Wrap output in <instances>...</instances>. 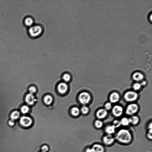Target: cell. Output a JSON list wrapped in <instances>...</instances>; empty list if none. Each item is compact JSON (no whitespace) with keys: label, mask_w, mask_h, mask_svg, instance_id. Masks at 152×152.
<instances>
[{"label":"cell","mask_w":152,"mask_h":152,"mask_svg":"<svg viewBox=\"0 0 152 152\" xmlns=\"http://www.w3.org/2000/svg\"><path fill=\"white\" fill-rule=\"evenodd\" d=\"M68 89V85L65 83H61L58 86V89L59 92L61 94H64L67 91Z\"/></svg>","instance_id":"cell-14"},{"label":"cell","mask_w":152,"mask_h":152,"mask_svg":"<svg viewBox=\"0 0 152 152\" xmlns=\"http://www.w3.org/2000/svg\"><path fill=\"white\" fill-rule=\"evenodd\" d=\"M63 78L65 81L68 82L71 79V77L69 74L66 73L63 76Z\"/></svg>","instance_id":"cell-28"},{"label":"cell","mask_w":152,"mask_h":152,"mask_svg":"<svg viewBox=\"0 0 152 152\" xmlns=\"http://www.w3.org/2000/svg\"><path fill=\"white\" fill-rule=\"evenodd\" d=\"M112 108V106L111 103H107L105 105V109L107 111H109Z\"/></svg>","instance_id":"cell-30"},{"label":"cell","mask_w":152,"mask_h":152,"mask_svg":"<svg viewBox=\"0 0 152 152\" xmlns=\"http://www.w3.org/2000/svg\"><path fill=\"white\" fill-rule=\"evenodd\" d=\"M146 84V82L145 81H143L142 82V83L140 84L142 86H145Z\"/></svg>","instance_id":"cell-36"},{"label":"cell","mask_w":152,"mask_h":152,"mask_svg":"<svg viewBox=\"0 0 152 152\" xmlns=\"http://www.w3.org/2000/svg\"><path fill=\"white\" fill-rule=\"evenodd\" d=\"M120 99L119 93L117 92L112 93L110 96L109 99L111 103H115L118 102Z\"/></svg>","instance_id":"cell-13"},{"label":"cell","mask_w":152,"mask_h":152,"mask_svg":"<svg viewBox=\"0 0 152 152\" xmlns=\"http://www.w3.org/2000/svg\"><path fill=\"white\" fill-rule=\"evenodd\" d=\"M130 123L133 125H136L138 124L139 120L138 117L137 116H133L129 119Z\"/></svg>","instance_id":"cell-18"},{"label":"cell","mask_w":152,"mask_h":152,"mask_svg":"<svg viewBox=\"0 0 152 152\" xmlns=\"http://www.w3.org/2000/svg\"><path fill=\"white\" fill-rule=\"evenodd\" d=\"M138 93L133 91H129L126 92L124 95V98L128 102H132L138 98Z\"/></svg>","instance_id":"cell-4"},{"label":"cell","mask_w":152,"mask_h":152,"mask_svg":"<svg viewBox=\"0 0 152 152\" xmlns=\"http://www.w3.org/2000/svg\"><path fill=\"white\" fill-rule=\"evenodd\" d=\"M49 150V146L46 144L42 145L40 148V151L41 152H48Z\"/></svg>","instance_id":"cell-21"},{"label":"cell","mask_w":152,"mask_h":152,"mask_svg":"<svg viewBox=\"0 0 152 152\" xmlns=\"http://www.w3.org/2000/svg\"><path fill=\"white\" fill-rule=\"evenodd\" d=\"M112 125L116 129L119 128L121 125L120 121L117 120H114L113 122Z\"/></svg>","instance_id":"cell-25"},{"label":"cell","mask_w":152,"mask_h":152,"mask_svg":"<svg viewBox=\"0 0 152 152\" xmlns=\"http://www.w3.org/2000/svg\"><path fill=\"white\" fill-rule=\"evenodd\" d=\"M20 117V113L18 111H14L11 114L10 117L11 120L15 121L18 120Z\"/></svg>","instance_id":"cell-17"},{"label":"cell","mask_w":152,"mask_h":152,"mask_svg":"<svg viewBox=\"0 0 152 152\" xmlns=\"http://www.w3.org/2000/svg\"><path fill=\"white\" fill-rule=\"evenodd\" d=\"M25 101L26 103L28 105H32L35 103V99L33 94L29 93L26 96Z\"/></svg>","instance_id":"cell-12"},{"label":"cell","mask_w":152,"mask_h":152,"mask_svg":"<svg viewBox=\"0 0 152 152\" xmlns=\"http://www.w3.org/2000/svg\"><path fill=\"white\" fill-rule=\"evenodd\" d=\"M84 152H92L91 147L87 146L85 147L84 150Z\"/></svg>","instance_id":"cell-33"},{"label":"cell","mask_w":152,"mask_h":152,"mask_svg":"<svg viewBox=\"0 0 152 152\" xmlns=\"http://www.w3.org/2000/svg\"><path fill=\"white\" fill-rule=\"evenodd\" d=\"M138 105L135 104H129L127 107L126 113L129 115H132L136 113L138 111Z\"/></svg>","instance_id":"cell-7"},{"label":"cell","mask_w":152,"mask_h":152,"mask_svg":"<svg viewBox=\"0 0 152 152\" xmlns=\"http://www.w3.org/2000/svg\"><path fill=\"white\" fill-rule=\"evenodd\" d=\"M19 123L22 127L25 128H28L32 126L33 121L30 117L24 116L21 117Z\"/></svg>","instance_id":"cell-6"},{"label":"cell","mask_w":152,"mask_h":152,"mask_svg":"<svg viewBox=\"0 0 152 152\" xmlns=\"http://www.w3.org/2000/svg\"><path fill=\"white\" fill-rule=\"evenodd\" d=\"M44 101L46 104L49 105L52 103L53 98L51 96L48 95L45 96L44 98Z\"/></svg>","instance_id":"cell-20"},{"label":"cell","mask_w":152,"mask_h":152,"mask_svg":"<svg viewBox=\"0 0 152 152\" xmlns=\"http://www.w3.org/2000/svg\"><path fill=\"white\" fill-rule=\"evenodd\" d=\"M92 152H105V146L103 144L96 143L91 146Z\"/></svg>","instance_id":"cell-8"},{"label":"cell","mask_w":152,"mask_h":152,"mask_svg":"<svg viewBox=\"0 0 152 152\" xmlns=\"http://www.w3.org/2000/svg\"><path fill=\"white\" fill-rule=\"evenodd\" d=\"M24 23L27 26L30 27L34 24V21L32 18L29 17L26 18L24 20Z\"/></svg>","instance_id":"cell-16"},{"label":"cell","mask_w":152,"mask_h":152,"mask_svg":"<svg viewBox=\"0 0 152 152\" xmlns=\"http://www.w3.org/2000/svg\"><path fill=\"white\" fill-rule=\"evenodd\" d=\"M29 110V108L28 106L26 105H24L21 107V111L22 114H25L28 112Z\"/></svg>","instance_id":"cell-24"},{"label":"cell","mask_w":152,"mask_h":152,"mask_svg":"<svg viewBox=\"0 0 152 152\" xmlns=\"http://www.w3.org/2000/svg\"><path fill=\"white\" fill-rule=\"evenodd\" d=\"M30 93L33 94L36 92V89L35 87L33 86L30 87L29 89Z\"/></svg>","instance_id":"cell-31"},{"label":"cell","mask_w":152,"mask_h":152,"mask_svg":"<svg viewBox=\"0 0 152 152\" xmlns=\"http://www.w3.org/2000/svg\"><path fill=\"white\" fill-rule=\"evenodd\" d=\"M108 112L105 109H101L98 110L96 113V116L99 119H103L106 117Z\"/></svg>","instance_id":"cell-10"},{"label":"cell","mask_w":152,"mask_h":152,"mask_svg":"<svg viewBox=\"0 0 152 152\" xmlns=\"http://www.w3.org/2000/svg\"><path fill=\"white\" fill-rule=\"evenodd\" d=\"M79 99L81 104L83 105H86L90 102L91 97L89 93L84 92L80 94Z\"/></svg>","instance_id":"cell-5"},{"label":"cell","mask_w":152,"mask_h":152,"mask_svg":"<svg viewBox=\"0 0 152 152\" xmlns=\"http://www.w3.org/2000/svg\"><path fill=\"white\" fill-rule=\"evenodd\" d=\"M148 130L152 129V124L151 122L148 125Z\"/></svg>","instance_id":"cell-35"},{"label":"cell","mask_w":152,"mask_h":152,"mask_svg":"<svg viewBox=\"0 0 152 152\" xmlns=\"http://www.w3.org/2000/svg\"><path fill=\"white\" fill-rule=\"evenodd\" d=\"M81 111L83 114L86 115L89 112V109L86 106H84L81 108Z\"/></svg>","instance_id":"cell-26"},{"label":"cell","mask_w":152,"mask_h":152,"mask_svg":"<svg viewBox=\"0 0 152 152\" xmlns=\"http://www.w3.org/2000/svg\"><path fill=\"white\" fill-rule=\"evenodd\" d=\"M94 125L96 128L100 129L102 128L104 125L103 122L99 120H95L94 122Z\"/></svg>","instance_id":"cell-19"},{"label":"cell","mask_w":152,"mask_h":152,"mask_svg":"<svg viewBox=\"0 0 152 152\" xmlns=\"http://www.w3.org/2000/svg\"><path fill=\"white\" fill-rule=\"evenodd\" d=\"M141 86L140 84L136 83L133 86V88L135 90H138L140 89Z\"/></svg>","instance_id":"cell-29"},{"label":"cell","mask_w":152,"mask_h":152,"mask_svg":"<svg viewBox=\"0 0 152 152\" xmlns=\"http://www.w3.org/2000/svg\"><path fill=\"white\" fill-rule=\"evenodd\" d=\"M102 141L105 146H110L114 144L116 140L114 135L105 134L102 137Z\"/></svg>","instance_id":"cell-3"},{"label":"cell","mask_w":152,"mask_h":152,"mask_svg":"<svg viewBox=\"0 0 152 152\" xmlns=\"http://www.w3.org/2000/svg\"><path fill=\"white\" fill-rule=\"evenodd\" d=\"M71 113L73 115L75 116H77L80 113V110L78 108L75 107L71 109Z\"/></svg>","instance_id":"cell-23"},{"label":"cell","mask_w":152,"mask_h":152,"mask_svg":"<svg viewBox=\"0 0 152 152\" xmlns=\"http://www.w3.org/2000/svg\"><path fill=\"white\" fill-rule=\"evenodd\" d=\"M121 125L124 126H127L130 124L129 119L124 117L120 121Z\"/></svg>","instance_id":"cell-22"},{"label":"cell","mask_w":152,"mask_h":152,"mask_svg":"<svg viewBox=\"0 0 152 152\" xmlns=\"http://www.w3.org/2000/svg\"><path fill=\"white\" fill-rule=\"evenodd\" d=\"M116 128L112 125L107 126L104 129L105 134L114 135L116 133Z\"/></svg>","instance_id":"cell-11"},{"label":"cell","mask_w":152,"mask_h":152,"mask_svg":"<svg viewBox=\"0 0 152 152\" xmlns=\"http://www.w3.org/2000/svg\"><path fill=\"white\" fill-rule=\"evenodd\" d=\"M8 124L10 127H13L15 125V121L11 120L8 121Z\"/></svg>","instance_id":"cell-32"},{"label":"cell","mask_w":152,"mask_h":152,"mask_svg":"<svg viewBox=\"0 0 152 152\" xmlns=\"http://www.w3.org/2000/svg\"><path fill=\"white\" fill-rule=\"evenodd\" d=\"M152 13L151 12L150 13H149L148 15V20L151 23L152 22Z\"/></svg>","instance_id":"cell-34"},{"label":"cell","mask_w":152,"mask_h":152,"mask_svg":"<svg viewBox=\"0 0 152 152\" xmlns=\"http://www.w3.org/2000/svg\"><path fill=\"white\" fill-rule=\"evenodd\" d=\"M116 141L123 145L131 144L133 140L132 133L128 129L123 128L116 132L114 136Z\"/></svg>","instance_id":"cell-1"},{"label":"cell","mask_w":152,"mask_h":152,"mask_svg":"<svg viewBox=\"0 0 152 152\" xmlns=\"http://www.w3.org/2000/svg\"></svg>","instance_id":"cell-37"},{"label":"cell","mask_w":152,"mask_h":152,"mask_svg":"<svg viewBox=\"0 0 152 152\" xmlns=\"http://www.w3.org/2000/svg\"><path fill=\"white\" fill-rule=\"evenodd\" d=\"M132 77L133 79L135 81H139L143 79L144 76L139 72H136L133 74Z\"/></svg>","instance_id":"cell-15"},{"label":"cell","mask_w":152,"mask_h":152,"mask_svg":"<svg viewBox=\"0 0 152 152\" xmlns=\"http://www.w3.org/2000/svg\"><path fill=\"white\" fill-rule=\"evenodd\" d=\"M123 112V109L122 107L119 105H116L112 109V112L114 116L119 117L121 116Z\"/></svg>","instance_id":"cell-9"},{"label":"cell","mask_w":152,"mask_h":152,"mask_svg":"<svg viewBox=\"0 0 152 152\" xmlns=\"http://www.w3.org/2000/svg\"><path fill=\"white\" fill-rule=\"evenodd\" d=\"M146 137L147 138L150 140L152 139V129L148 130L146 134Z\"/></svg>","instance_id":"cell-27"},{"label":"cell","mask_w":152,"mask_h":152,"mask_svg":"<svg viewBox=\"0 0 152 152\" xmlns=\"http://www.w3.org/2000/svg\"><path fill=\"white\" fill-rule=\"evenodd\" d=\"M43 26L39 24H34L30 27L28 30L30 35L33 38H37L40 37L43 34Z\"/></svg>","instance_id":"cell-2"}]
</instances>
